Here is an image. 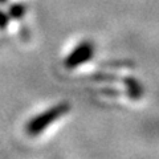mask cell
Wrapping results in <instances>:
<instances>
[{
  "mask_svg": "<svg viewBox=\"0 0 159 159\" xmlns=\"http://www.w3.org/2000/svg\"><path fill=\"white\" fill-rule=\"evenodd\" d=\"M69 111H70V105L68 102L56 103L29 119L25 125V133L29 137H36L45 131L52 123L57 122L60 118L66 116Z\"/></svg>",
  "mask_w": 159,
  "mask_h": 159,
  "instance_id": "obj_1",
  "label": "cell"
},
{
  "mask_svg": "<svg viewBox=\"0 0 159 159\" xmlns=\"http://www.w3.org/2000/svg\"><path fill=\"white\" fill-rule=\"evenodd\" d=\"M94 51H96V47L90 40H84L70 51L64 61V65L66 69H76L81 66L93 58Z\"/></svg>",
  "mask_w": 159,
  "mask_h": 159,
  "instance_id": "obj_2",
  "label": "cell"
},
{
  "mask_svg": "<svg viewBox=\"0 0 159 159\" xmlns=\"http://www.w3.org/2000/svg\"><path fill=\"white\" fill-rule=\"evenodd\" d=\"M125 84H126V90H127V94L129 97L131 99H139L142 96H143V88L141 85V82L137 81L135 78H125Z\"/></svg>",
  "mask_w": 159,
  "mask_h": 159,
  "instance_id": "obj_3",
  "label": "cell"
},
{
  "mask_svg": "<svg viewBox=\"0 0 159 159\" xmlns=\"http://www.w3.org/2000/svg\"><path fill=\"white\" fill-rule=\"evenodd\" d=\"M9 15L13 19H21L25 15V6H23V4H13L9 8Z\"/></svg>",
  "mask_w": 159,
  "mask_h": 159,
  "instance_id": "obj_4",
  "label": "cell"
},
{
  "mask_svg": "<svg viewBox=\"0 0 159 159\" xmlns=\"http://www.w3.org/2000/svg\"><path fill=\"white\" fill-rule=\"evenodd\" d=\"M7 24H8V16L0 11V28H6Z\"/></svg>",
  "mask_w": 159,
  "mask_h": 159,
  "instance_id": "obj_5",
  "label": "cell"
},
{
  "mask_svg": "<svg viewBox=\"0 0 159 159\" xmlns=\"http://www.w3.org/2000/svg\"><path fill=\"white\" fill-rule=\"evenodd\" d=\"M7 3V0H0V4H6Z\"/></svg>",
  "mask_w": 159,
  "mask_h": 159,
  "instance_id": "obj_6",
  "label": "cell"
}]
</instances>
